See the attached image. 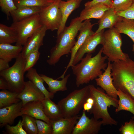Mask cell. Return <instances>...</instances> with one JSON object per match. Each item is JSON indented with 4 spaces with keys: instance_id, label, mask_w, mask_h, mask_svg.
Listing matches in <instances>:
<instances>
[{
    "instance_id": "cell-14",
    "label": "cell",
    "mask_w": 134,
    "mask_h": 134,
    "mask_svg": "<svg viewBox=\"0 0 134 134\" xmlns=\"http://www.w3.org/2000/svg\"><path fill=\"white\" fill-rule=\"evenodd\" d=\"M47 30L46 27L43 25L28 38L23 46L21 53L23 58H25L30 53L39 50L43 45V39Z\"/></svg>"
},
{
    "instance_id": "cell-20",
    "label": "cell",
    "mask_w": 134,
    "mask_h": 134,
    "mask_svg": "<svg viewBox=\"0 0 134 134\" xmlns=\"http://www.w3.org/2000/svg\"><path fill=\"white\" fill-rule=\"evenodd\" d=\"M123 18L117 14L113 8H109L99 19L98 28L94 34L98 33L105 28L110 29L114 27V25Z\"/></svg>"
},
{
    "instance_id": "cell-6",
    "label": "cell",
    "mask_w": 134,
    "mask_h": 134,
    "mask_svg": "<svg viewBox=\"0 0 134 134\" xmlns=\"http://www.w3.org/2000/svg\"><path fill=\"white\" fill-rule=\"evenodd\" d=\"M90 96L88 85L74 90L59 101L58 104L64 117L69 118L77 115Z\"/></svg>"
},
{
    "instance_id": "cell-19",
    "label": "cell",
    "mask_w": 134,
    "mask_h": 134,
    "mask_svg": "<svg viewBox=\"0 0 134 134\" xmlns=\"http://www.w3.org/2000/svg\"><path fill=\"white\" fill-rule=\"evenodd\" d=\"M82 1L69 0L65 1L61 0L60 1L59 7L61 12L62 19L60 25L57 30V35L63 30L68 17L74 10L79 7Z\"/></svg>"
},
{
    "instance_id": "cell-36",
    "label": "cell",
    "mask_w": 134,
    "mask_h": 134,
    "mask_svg": "<svg viewBox=\"0 0 134 134\" xmlns=\"http://www.w3.org/2000/svg\"><path fill=\"white\" fill-rule=\"evenodd\" d=\"M38 129L37 134H52V129L50 124L36 119Z\"/></svg>"
},
{
    "instance_id": "cell-18",
    "label": "cell",
    "mask_w": 134,
    "mask_h": 134,
    "mask_svg": "<svg viewBox=\"0 0 134 134\" xmlns=\"http://www.w3.org/2000/svg\"><path fill=\"white\" fill-rule=\"evenodd\" d=\"M21 112L22 115H27L50 124V120L44 112L41 101H34L27 103L22 107Z\"/></svg>"
},
{
    "instance_id": "cell-12",
    "label": "cell",
    "mask_w": 134,
    "mask_h": 134,
    "mask_svg": "<svg viewBox=\"0 0 134 134\" xmlns=\"http://www.w3.org/2000/svg\"><path fill=\"white\" fill-rule=\"evenodd\" d=\"M90 21V19H87L83 22V24L79 30V34L78 36L77 40L71 50L70 53L71 58L69 61L62 75L63 77L65 76L68 69L72 66L75 56L79 49L86 39L95 33L92 29L93 26L96 24H92Z\"/></svg>"
},
{
    "instance_id": "cell-34",
    "label": "cell",
    "mask_w": 134,
    "mask_h": 134,
    "mask_svg": "<svg viewBox=\"0 0 134 134\" xmlns=\"http://www.w3.org/2000/svg\"><path fill=\"white\" fill-rule=\"evenodd\" d=\"M40 55L39 50H37L30 53L27 55L25 58V72L32 68L39 59Z\"/></svg>"
},
{
    "instance_id": "cell-26",
    "label": "cell",
    "mask_w": 134,
    "mask_h": 134,
    "mask_svg": "<svg viewBox=\"0 0 134 134\" xmlns=\"http://www.w3.org/2000/svg\"><path fill=\"white\" fill-rule=\"evenodd\" d=\"M42 7L23 6L17 7L10 13L13 22H16L39 14Z\"/></svg>"
},
{
    "instance_id": "cell-7",
    "label": "cell",
    "mask_w": 134,
    "mask_h": 134,
    "mask_svg": "<svg viewBox=\"0 0 134 134\" xmlns=\"http://www.w3.org/2000/svg\"><path fill=\"white\" fill-rule=\"evenodd\" d=\"M25 63V59L21 53L11 67L0 72V76L4 78L8 83V90L19 94L23 89Z\"/></svg>"
},
{
    "instance_id": "cell-28",
    "label": "cell",
    "mask_w": 134,
    "mask_h": 134,
    "mask_svg": "<svg viewBox=\"0 0 134 134\" xmlns=\"http://www.w3.org/2000/svg\"><path fill=\"white\" fill-rule=\"evenodd\" d=\"M120 33L128 35L132 40L133 44L132 51L134 55V20L123 18L114 26Z\"/></svg>"
},
{
    "instance_id": "cell-39",
    "label": "cell",
    "mask_w": 134,
    "mask_h": 134,
    "mask_svg": "<svg viewBox=\"0 0 134 134\" xmlns=\"http://www.w3.org/2000/svg\"><path fill=\"white\" fill-rule=\"evenodd\" d=\"M116 13L124 18L134 20V1L128 9L123 11L117 12Z\"/></svg>"
},
{
    "instance_id": "cell-35",
    "label": "cell",
    "mask_w": 134,
    "mask_h": 134,
    "mask_svg": "<svg viewBox=\"0 0 134 134\" xmlns=\"http://www.w3.org/2000/svg\"><path fill=\"white\" fill-rule=\"evenodd\" d=\"M0 6L7 17L10 15L11 12L17 8L14 0H0Z\"/></svg>"
},
{
    "instance_id": "cell-33",
    "label": "cell",
    "mask_w": 134,
    "mask_h": 134,
    "mask_svg": "<svg viewBox=\"0 0 134 134\" xmlns=\"http://www.w3.org/2000/svg\"><path fill=\"white\" fill-rule=\"evenodd\" d=\"M134 0H112V7L117 13L128 9L133 4Z\"/></svg>"
},
{
    "instance_id": "cell-13",
    "label": "cell",
    "mask_w": 134,
    "mask_h": 134,
    "mask_svg": "<svg viewBox=\"0 0 134 134\" xmlns=\"http://www.w3.org/2000/svg\"><path fill=\"white\" fill-rule=\"evenodd\" d=\"M112 63L108 61L104 72L95 79L96 85L105 91L106 93L112 97L118 99V90L113 83L111 75Z\"/></svg>"
},
{
    "instance_id": "cell-3",
    "label": "cell",
    "mask_w": 134,
    "mask_h": 134,
    "mask_svg": "<svg viewBox=\"0 0 134 134\" xmlns=\"http://www.w3.org/2000/svg\"><path fill=\"white\" fill-rule=\"evenodd\" d=\"M90 96L94 99V103L89 112L95 119H102L103 125H117V121L109 113L108 108L111 106L117 108L119 99L108 95L102 88H96L93 85H88Z\"/></svg>"
},
{
    "instance_id": "cell-31",
    "label": "cell",
    "mask_w": 134,
    "mask_h": 134,
    "mask_svg": "<svg viewBox=\"0 0 134 134\" xmlns=\"http://www.w3.org/2000/svg\"><path fill=\"white\" fill-rule=\"evenodd\" d=\"M22 122L24 130L28 134H37L38 129L36 119L30 116L23 115Z\"/></svg>"
},
{
    "instance_id": "cell-21",
    "label": "cell",
    "mask_w": 134,
    "mask_h": 134,
    "mask_svg": "<svg viewBox=\"0 0 134 134\" xmlns=\"http://www.w3.org/2000/svg\"><path fill=\"white\" fill-rule=\"evenodd\" d=\"M109 8L102 3H97L89 7H85L81 12L79 17L82 22L91 18L99 19Z\"/></svg>"
},
{
    "instance_id": "cell-2",
    "label": "cell",
    "mask_w": 134,
    "mask_h": 134,
    "mask_svg": "<svg viewBox=\"0 0 134 134\" xmlns=\"http://www.w3.org/2000/svg\"><path fill=\"white\" fill-rule=\"evenodd\" d=\"M83 24L79 17L72 19L68 26H65L57 35L56 43L51 49L47 62L50 65H55L61 58L71 53L76 42L75 38Z\"/></svg>"
},
{
    "instance_id": "cell-22",
    "label": "cell",
    "mask_w": 134,
    "mask_h": 134,
    "mask_svg": "<svg viewBox=\"0 0 134 134\" xmlns=\"http://www.w3.org/2000/svg\"><path fill=\"white\" fill-rule=\"evenodd\" d=\"M23 47L20 45H14L11 44H0V58L10 62L20 55Z\"/></svg>"
},
{
    "instance_id": "cell-4",
    "label": "cell",
    "mask_w": 134,
    "mask_h": 134,
    "mask_svg": "<svg viewBox=\"0 0 134 134\" xmlns=\"http://www.w3.org/2000/svg\"><path fill=\"white\" fill-rule=\"evenodd\" d=\"M111 75L116 89L134 99V61L129 57L126 60L113 62Z\"/></svg>"
},
{
    "instance_id": "cell-10",
    "label": "cell",
    "mask_w": 134,
    "mask_h": 134,
    "mask_svg": "<svg viewBox=\"0 0 134 134\" xmlns=\"http://www.w3.org/2000/svg\"><path fill=\"white\" fill-rule=\"evenodd\" d=\"M102 125V120L93 117L90 118L83 111L74 128L72 134H96L98 133Z\"/></svg>"
},
{
    "instance_id": "cell-24",
    "label": "cell",
    "mask_w": 134,
    "mask_h": 134,
    "mask_svg": "<svg viewBox=\"0 0 134 134\" xmlns=\"http://www.w3.org/2000/svg\"><path fill=\"white\" fill-rule=\"evenodd\" d=\"M40 75L44 82L48 85V89L52 93L54 94L58 91H64L67 90L66 84L70 76V74L66 75L60 80L54 79L44 74H42Z\"/></svg>"
},
{
    "instance_id": "cell-27",
    "label": "cell",
    "mask_w": 134,
    "mask_h": 134,
    "mask_svg": "<svg viewBox=\"0 0 134 134\" xmlns=\"http://www.w3.org/2000/svg\"><path fill=\"white\" fill-rule=\"evenodd\" d=\"M117 94L119 98V102L115 112L125 110L130 112L134 116V99L119 90H118Z\"/></svg>"
},
{
    "instance_id": "cell-45",
    "label": "cell",
    "mask_w": 134,
    "mask_h": 134,
    "mask_svg": "<svg viewBox=\"0 0 134 134\" xmlns=\"http://www.w3.org/2000/svg\"><path fill=\"white\" fill-rule=\"evenodd\" d=\"M49 3L51 4L55 2L57 0H45Z\"/></svg>"
},
{
    "instance_id": "cell-11",
    "label": "cell",
    "mask_w": 134,
    "mask_h": 134,
    "mask_svg": "<svg viewBox=\"0 0 134 134\" xmlns=\"http://www.w3.org/2000/svg\"><path fill=\"white\" fill-rule=\"evenodd\" d=\"M104 31V29L98 33L94 34L86 39L76 53L72 66L75 65L80 61L85 54L93 53L98 45L102 44Z\"/></svg>"
},
{
    "instance_id": "cell-9",
    "label": "cell",
    "mask_w": 134,
    "mask_h": 134,
    "mask_svg": "<svg viewBox=\"0 0 134 134\" xmlns=\"http://www.w3.org/2000/svg\"><path fill=\"white\" fill-rule=\"evenodd\" d=\"M61 0H57L47 6L42 7L39 13L41 24L47 30H58L60 27L62 19L59 7Z\"/></svg>"
},
{
    "instance_id": "cell-30",
    "label": "cell",
    "mask_w": 134,
    "mask_h": 134,
    "mask_svg": "<svg viewBox=\"0 0 134 134\" xmlns=\"http://www.w3.org/2000/svg\"><path fill=\"white\" fill-rule=\"evenodd\" d=\"M19 94L8 90L0 92V108L10 106L21 100L17 97Z\"/></svg>"
},
{
    "instance_id": "cell-8",
    "label": "cell",
    "mask_w": 134,
    "mask_h": 134,
    "mask_svg": "<svg viewBox=\"0 0 134 134\" xmlns=\"http://www.w3.org/2000/svg\"><path fill=\"white\" fill-rule=\"evenodd\" d=\"M42 26L39 14L19 21L13 22L11 26L17 35L16 45L23 46L28 38Z\"/></svg>"
},
{
    "instance_id": "cell-16",
    "label": "cell",
    "mask_w": 134,
    "mask_h": 134,
    "mask_svg": "<svg viewBox=\"0 0 134 134\" xmlns=\"http://www.w3.org/2000/svg\"><path fill=\"white\" fill-rule=\"evenodd\" d=\"M80 117L78 115L69 118H62L50 120L52 134H71Z\"/></svg>"
},
{
    "instance_id": "cell-25",
    "label": "cell",
    "mask_w": 134,
    "mask_h": 134,
    "mask_svg": "<svg viewBox=\"0 0 134 134\" xmlns=\"http://www.w3.org/2000/svg\"><path fill=\"white\" fill-rule=\"evenodd\" d=\"M26 77L44 94L45 98L52 99L54 94L50 93L45 88L44 85L43 80L35 69L32 68L27 71Z\"/></svg>"
},
{
    "instance_id": "cell-38",
    "label": "cell",
    "mask_w": 134,
    "mask_h": 134,
    "mask_svg": "<svg viewBox=\"0 0 134 134\" xmlns=\"http://www.w3.org/2000/svg\"><path fill=\"white\" fill-rule=\"evenodd\" d=\"M119 130L122 134H134V121L130 119L128 122H125L122 125Z\"/></svg>"
},
{
    "instance_id": "cell-29",
    "label": "cell",
    "mask_w": 134,
    "mask_h": 134,
    "mask_svg": "<svg viewBox=\"0 0 134 134\" xmlns=\"http://www.w3.org/2000/svg\"><path fill=\"white\" fill-rule=\"evenodd\" d=\"M17 40V35L13 28L0 23V44H11L16 43Z\"/></svg>"
},
{
    "instance_id": "cell-43",
    "label": "cell",
    "mask_w": 134,
    "mask_h": 134,
    "mask_svg": "<svg viewBox=\"0 0 134 134\" xmlns=\"http://www.w3.org/2000/svg\"><path fill=\"white\" fill-rule=\"evenodd\" d=\"M93 106V105L89 103L85 102L84 104L83 108V111L89 112Z\"/></svg>"
},
{
    "instance_id": "cell-40",
    "label": "cell",
    "mask_w": 134,
    "mask_h": 134,
    "mask_svg": "<svg viewBox=\"0 0 134 134\" xmlns=\"http://www.w3.org/2000/svg\"><path fill=\"white\" fill-rule=\"evenodd\" d=\"M99 3H102L109 8L112 7V0H93L88 1L84 4L85 7H89Z\"/></svg>"
},
{
    "instance_id": "cell-47",
    "label": "cell",
    "mask_w": 134,
    "mask_h": 134,
    "mask_svg": "<svg viewBox=\"0 0 134 134\" xmlns=\"http://www.w3.org/2000/svg\"></svg>"
},
{
    "instance_id": "cell-1",
    "label": "cell",
    "mask_w": 134,
    "mask_h": 134,
    "mask_svg": "<svg viewBox=\"0 0 134 134\" xmlns=\"http://www.w3.org/2000/svg\"><path fill=\"white\" fill-rule=\"evenodd\" d=\"M102 49H100L94 57L90 53L86 54L80 62L71 67L73 73L76 76V84L77 87L87 84L98 77L103 73L107 67L106 60L107 56H103Z\"/></svg>"
},
{
    "instance_id": "cell-44",
    "label": "cell",
    "mask_w": 134,
    "mask_h": 134,
    "mask_svg": "<svg viewBox=\"0 0 134 134\" xmlns=\"http://www.w3.org/2000/svg\"><path fill=\"white\" fill-rule=\"evenodd\" d=\"M86 102L92 104L93 105L94 103V100L90 96L87 99Z\"/></svg>"
},
{
    "instance_id": "cell-15",
    "label": "cell",
    "mask_w": 134,
    "mask_h": 134,
    "mask_svg": "<svg viewBox=\"0 0 134 134\" xmlns=\"http://www.w3.org/2000/svg\"><path fill=\"white\" fill-rule=\"evenodd\" d=\"M17 97L22 101V106L30 102L42 101L45 98L43 93L30 80L25 81L24 88Z\"/></svg>"
},
{
    "instance_id": "cell-42",
    "label": "cell",
    "mask_w": 134,
    "mask_h": 134,
    "mask_svg": "<svg viewBox=\"0 0 134 134\" xmlns=\"http://www.w3.org/2000/svg\"><path fill=\"white\" fill-rule=\"evenodd\" d=\"M0 89L2 90H9L7 82L4 78L1 76L0 77Z\"/></svg>"
},
{
    "instance_id": "cell-41",
    "label": "cell",
    "mask_w": 134,
    "mask_h": 134,
    "mask_svg": "<svg viewBox=\"0 0 134 134\" xmlns=\"http://www.w3.org/2000/svg\"><path fill=\"white\" fill-rule=\"evenodd\" d=\"M9 62L0 58V72L10 67Z\"/></svg>"
},
{
    "instance_id": "cell-23",
    "label": "cell",
    "mask_w": 134,
    "mask_h": 134,
    "mask_svg": "<svg viewBox=\"0 0 134 134\" xmlns=\"http://www.w3.org/2000/svg\"><path fill=\"white\" fill-rule=\"evenodd\" d=\"M44 112L51 120H56L63 118L58 104H56L49 98H45L42 101Z\"/></svg>"
},
{
    "instance_id": "cell-46",
    "label": "cell",
    "mask_w": 134,
    "mask_h": 134,
    "mask_svg": "<svg viewBox=\"0 0 134 134\" xmlns=\"http://www.w3.org/2000/svg\"></svg>"
},
{
    "instance_id": "cell-37",
    "label": "cell",
    "mask_w": 134,
    "mask_h": 134,
    "mask_svg": "<svg viewBox=\"0 0 134 134\" xmlns=\"http://www.w3.org/2000/svg\"><path fill=\"white\" fill-rule=\"evenodd\" d=\"M5 129L7 134H27L26 132L23 127L22 120H20L15 126H11L9 124L5 126Z\"/></svg>"
},
{
    "instance_id": "cell-5",
    "label": "cell",
    "mask_w": 134,
    "mask_h": 134,
    "mask_svg": "<svg viewBox=\"0 0 134 134\" xmlns=\"http://www.w3.org/2000/svg\"><path fill=\"white\" fill-rule=\"evenodd\" d=\"M102 45V53L106 56L108 61L113 62L126 60L129 57L121 50L122 40L120 33L114 27L104 32Z\"/></svg>"
},
{
    "instance_id": "cell-17",
    "label": "cell",
    "mask_w": 134,
    "mask_h": 134,
    "mask_svg": "<svg viewBox=\"0 0 134 134\" xmlns=\"http://www.w3.org/2000/svg\"><path fill=\"white\" fill-rule=\"evenodd\" d=\"M22 104L21 100L10 106L0 109V127L7 124H12L16 118L22 115L21 112Z\"/></svg>"
},
{
    "instance_id": "cell-32",
    "label": "cell",
    "mask_w": 134,
    "mask_h": 134,
    "mask_svg": "<svg viewBox=\"0 0 134 134\" xmlns=\"http://www.w3.org/2000/svg\"><path fill=\"white\" fill-rule=\"evenodd\" d=\"M14 1L17 7L23 6L43 7L50 4L45 0H15Z\"/></svg>"
}]
</instances>
